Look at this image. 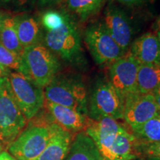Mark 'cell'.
Instances as JSON below:
<instances>
[{"mask_svg":"<svg viewBox=\"0 0 160 160\" xmlns=\"http://www.w3.org/2000/svg\"><path fill=\"white\" fill-rule=\"evenodd\" d=\"M73 135L56 123L51 124V138L47 147L36 160H64L68 153Z\"/></svg>","mask_w":160,"mask_h":160,"instance_id":"cell-15","label":"cell"},{"mask_svg":"<svg viewBox=\"0 0 160 160\" xmlns=\"http://www.w3.org/2000/svg\"><path fill=\"white\" fill-rule=\"evenodd\" d=\"M8 79L13 97L29 121L42 109L45 100L44 90L19 72L11 71Z\"/></svg>","mask_w":160,"mask_h":160,"instance_id":"cell-9","label":"cell"},{"mask_svg":"<svg viewBox=\"0 0 160 160\" xmlns=\"http://www.w3.org/2000/svg\"><path fill=\"white\" fill-rule=\"evenodd\" d=\"M130 130L138 142L154 143L160 142V115Z\"/></svg>","mask_w":160,"mask_h":160,"instance_id":"cell-21","label":"cell"},{"mask_svg":"<svg viewBox=\"0 0 160 160\" xmlns=\"http://www.w3.org/2000/svg\"><path fill=\"white\" fill-rule=\"evenodd\" d=\"M11 72V70L0 64V80L4 77H8Z\"/></svg>","mask_w":160,"mask_h":160,"instance_id":"cell-29","label":"cell"},{"mask_svg":"<svg viewBox=\"0 0 160 160\" xmlns=\"http://www.w3.org/2000/svg\"><path fill=\"white\" fill-rule=\"evenodd\" d=\"M63 10L78 22L84 23L97 15L105 7L106 0H62Z\"/></svg>","mask_w":160,"mask_h":160,"instance_id":"cell-17","label":"cell"},{"mask_svg":"<svg viewBox=\"0 0 160 160\" xmlns=\"http://www.w3.org/2000/svg\"><path fill=\"white\" fill-rule=\"evenodd\" d=\"M125 97L112 85L108 78L96 80L88 101V116L90 119L104 118L119 120L123 118Z\"/></svg>","mask_w":160,"mask_h":160,"instance_id":"cell-6","label":"cell"},{"mask_svg":"<svg viewBox=\"0 0 160 160\" xmlns=\"http://www.w3.org/2000/svg\"><path fill=\"white\" fill-rule=\"evenodd\" d=\"M0 160H17L8 151H3L0 154Z\"/></svg>","mask_w":160,"mask_h":160,"instance_id":"cell-30","label":"cell"},{"mask_svg":"<svg viewBox=\"0 0 160 160\" xmlns=\"http://www.w3.org/2000/svg\"><path fill=\"white\" fill-rule=\"evenodd\" d=\"M84 132L93 140L105 160L137 159V139L129 128L118 120L88 118Z\"/></svg>","mask_w":160,"mask_h":160,"instance_id":"cell-1","label":"cell"},{"mask_svg":"<svg viewBox=\"0 0 160 160\" xmlns=\"http://www.w3.org/2000/svg\"><path fill=\"white\" fill-rule=\"evenodd\" d=\"M18 37L23 48L39 44L41 29L40 24L35 18L21 14L13 17Z\"/></svg>","mask_w":160,"mask_h":160,"instance_id":"cell-18","label":"cell"},{"mask_svg":"<svg viewBox=\"0 0 160 160\" xmlns=\"http://www.w3.org/2000/svg\"><path fill=\"white\" fill-rule=\"evenodd\" d=\"M83 39L95 63L100 67H109L126 53L101 21L89 24L84 31Z\"/></svg>","mask_w":160,"mask_h":160,"instance_id":"cell-8","label":"cell"},{"mask_svg":"<svg viewBox=\"0 0 160 160\" xmlns=\"http://www.w3.org/2000/svg\"><path fill=\"white\" fill-rule=\"evenodd\" d=\"M0 64L19 73L22 68V56L9 51L0 43Z\"/></svg>","mask_w":160,"mask_h":160,"instance_id":"cell-24","label":"cell"},{"mask_svg":"<svg viewBox=\"0 0 160 160\" xmlns=\"http://www.w3.org/2000/svg\"><path fill=\"white\" fill-rule=\"evenodd\" d=\"M160 115L153 93H131L125 97L123 118L130 129Z\"/></svg>","mask_w":160,"mask_h":160,"instance_id":"cell-11","label":"cell"},{"mask_svg":"<svg viewBox=\"0 0 160 160\" xmlns=\"http://www.w3.org/2000/svg\"><path fill=\"white\" fill-rule=\"evenodd\" d=\"M64 160H105L91 138L84 131L73 136L71 148Z\"/></svg>","mask_w":160,"mask_h":160,"instance_id":"cell-16","label":"cell"},{"mask_svg":"<svg viewBox=\"0 0 160 160\" xmlns=\"http://www.w3.org/2000/svg\"><path fill=\"white\" fill-rule=\"evenodd\" d=\"M59 68V60L53 52L37 44L24 49L19 73L45 88L54 79Z\"/></svg>","mask_w":160,"mask_h":160,"instance_id":"cell-5","label":"cell"},{"mask_svg":"<svg viewBox=\"0 0 160 160\" xmlns=\"http://www.w3.org/2000/svg\"><path fill=\"white\" fill-rule=\"evenodd\" d=\"M139 62L129 51L109 66L108 80L112 85L125 97L131 93H137V74Z\"/></svg>","mask_w":160,"mask_h":160,"instance_id":"cell-12","label":"cell"},{"mask_svg":"<svg viewBox=\"0 0 160 160\" xmlns=\"http://www.w3.org/2000/svg\"><path fill=\"white\" fill-rule=\"evenodd\" d=\"M135 151L137 159L140 160H160V142L143 143L137 141Z\"/></svg>","mask_w":160,"mask_h":160,"instance_id":"cell-22","label":"cell"},{"mask_svg":"<svg viewBox=\"0 0 160 160\" xmlns=\"http://www.w3.org/2000/svg\"><path fill=\"white\" fill-rule=\"evenodd\" d=\"M43 109L50 119L62 128L74 136L84 131L87 125L88 116L70 108L51 102L45 100Z\"/></svg>","mask_w":160,"mask_h":160,"instance_id":"cell-13","label":"cell"},{"mask_svg":"<svg viewBox=\"0 0 160 160\" xmlns=\"http://www.w3.org/2000/svg\"><path fill=\"white\" fill-rule=\"evenodd\" d=\"M144 4H153L156 2V0H142Z\"/></svg>","mask_w":160,"mask_h":160,"instance_id":"cell-33","label":"cell"},{"mask_svg":"<svg viewBox=\"0 0 160 160\" xmlns=\"http://www.w3.org/2000/svg\"><path fill=\"white\" fill-rule=\"evenodd\" d=\"M45 42L50 51L68 62L78 67L86 64L78 22L67 11L59 27L46 31Z\"/></svg>","mask_w":160,"mask_h":160,"instance_id":"cell-3","label":"cell"},{"mask_svg":"<svg viewBox=\"0 0 160 160\" xmlns=\"http://www.w3.org/2000/svg\"><path fill=\"white\" fill-rule=\"evenodd\" d=\"M128 51L140 65H160V42L152 31L133 40Z\"/></svg>","mask_w":160,"mask_h":160,"instance_id":"cell-14","label":"cell"},{"mask_svg":"<svg viewBox=\"0 0 160 160\" xmlns=\"http://www.w3.org/2000/svg\"><path fill=\"white\" fill-rule=\"evenodd\" d=\"M66 11L62 9L59 11L49 10L45 11L42 16L41 25L46 31L57 28L62 24L65 19Z\"/></svg>","mask_w":160,"mask_h":160,"instance_id":"cell-23","label":"cell"},{"mask_svg":"<svg viewBox=\"0 0 160 160\" xmlns=\"http://www.w3.org/2000/svg\"><path fill=\"white\" fill-rule=\"evenodd\" d=\"M102 22L118 45L125 52L128 51L133 41L134 28L126 12L115 2L109 1L104 8Z\"/></svg>","mask_w":160,"mask_h":160,"instance_id":"cell-10","label":"cell"},{"mask_svg":"<svg viewBox=\"0 0 160 160\" xmlns=\"http://www.w3.org/2000/svg\"><path fill=\"white\" fill-rule=\"evenodd\" d=\"M62 1V0H38L37 3L40 8H46L61 2Z\"/></svg>","mask_w":160,"mask_h":160,"instance_id":"cell-28","label":"cell"},{"mask_svg":"<svg viewBox=\"0 0 160 160\" xmlns=\"http://www.w3.org/2000/svg\"><path fill=\"white\" fill-rule=\"evenodd\" d=\"M9 15L10 14H8V13L7 12L1 11V10H0V30H1L2 27L4 20L5 19L6 17H8Z\"/></svg>","mask_w":160,"mask_h":160,"instance_id":"cell-32","label":"cell"},{"mask_svg":"<svg viewBox=\"0 0 160 160\" xmlns=\"http://www.w3.org/2000/svg\"><path fill=\"white\" fill-rule=\"evenodd\" d=\"M13 97L8 77L0 80V144L5 151L28 124Z\"/></svg>","mask_w":160,"mask_h":160,"instance_id":"cell-7","label":"cell"},{"mask_svg":"<svg viewBox=\"0 0 160 160\" xmlns=\"http://www.w3.org/2000/svg\"><path fill=\"white\" fill-rule=\"evenodd\" d=\"M160 86V65H139L137 74L138 91L153 93Z\"/></svg>","mask_w":160,"mask_h":160,"instance_id":"cell-19","label":"cell"},{"mask_svg":"<svg viewBox=\"0 0 160 160\" xmlns=\"http://www.w3.org/2000/svg\"><path fill=\"white\" fill-rule=\"evenodd\" d=\"M37 0H0V8L11 11H25L34 5Z\"/></svg>","mask_w":160,"mask_h":160,"instance_id":"cell-25","label":"cell"},{"mask_svg":"<svg viewBox=\"0 0 160 160\" xmlns=\"http://www.w3.org/2000/svg\"><path fill=\"white\" fill-rule=\"evenodd\" d=\"M153 94L154 96L156 102H157L158 110H159V114H160V86L153 92Z\"/></svg>","mask_w":160,"mask_h":160,"instance_id":"cell-31","label":"cell"},{"mask_svg":"<svg viewBox=\"0 0 160 160\" xmlns=\"http://www.w3.org/2000/svg\"><path fill=\"white\" fill-rule=\"evenodd\" d=\"M0 43L8 50L17 54L22 56L23 53L24 48L16 31L14 19L11 15L5 18L0 30Z\"/></svg>","mask_w":160,"mask_h":160,"instance_id":"cell-20","label":"cell"},{"mask_svg":"<svg viewBox=\"0 0 160 160\" xmlns=\"http://www.w3.org/2000/svg\"><path fill=\"white\" fill-rule=\"evenodd\" d=\"M3 151H5V150H4L3 147L1 145V144H0V154H1V153H2V152Z\"/></svg>","mask_w":160,"mask_h":160,"instance_id":"cell-34","label":"cell"},{"mask_svg":"<svg viewBox=\"0 0 160 160\" xmlns=\"http://www.w3.org/2000/svg\"><path fill=\"white\" fill-rule=\"evenodd\" d=\"M52 122L42 108L28 122L25 129L10 145L7 151L17 160H36L49 142Z\"/></svg>","mask_w":160,"mask_h":160,"instance_id":"cell-2","label":"cell"},{"mask_svg":"<svg viewBox=\"0 0 160 160\" xmlns=\"http://www.w3.org/2000/svg\"><path fill=\"white\" fill-rule=\"evenodd\" d=\"M152 30H153L152 32L154 33L160 42V13L153 22V26H152Z\"/></svg>","mask_w":160,"mask_h":160,"instance_id":"cell-27","label":"cell"},{"mask_svg":"<svg viewBox=\"0 0 160 160\" xmlns=\"http://www.w3.org/2000/svg\"><path fill=\"white\" fill-rule=\"evenodd\" d=\"M109 1L122 4L129 8H139L145 5L142 0H109Z\"/></svg>","mask_w":160,"mask_h":160,"instance_id":"cell-26","label":"cell"},{"mask_svg":"<svg viewBox=\"0 0 160 160\" xmlns=\"http://www.w3.org/2000/svg\"><path fill=\"white\" fill-rule=\"evenodd\" d=\"M45 99L70 108L88 116V94L82 79L78 75L57 77L44 88Z\"/></svg>","mask_w":160,"mask_h":160,"instance_id":"cell-4","label":"cell"}]
</instances>
